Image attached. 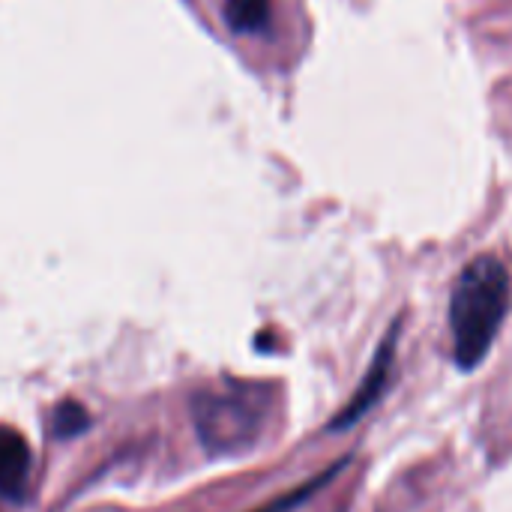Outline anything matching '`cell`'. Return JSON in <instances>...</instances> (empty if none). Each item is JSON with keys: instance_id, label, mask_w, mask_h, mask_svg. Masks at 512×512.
Returning a JSON list of instances; mask_svg holds the SVG:
<instances>
[{"instance_id": "obj_1", "label": "cell", "mask_w": 512, "mask_h": 512, "mask_svg": "<svg viewBox=\"0 0 512 512\" xmlns=\"http://www.w3.org/2000/svg\"><path fill=\"white\" fill-rule=\"evenodd\" d=\"M510 288V273L495 255H477L459 273L450 297V330L462 372H474L492 351L510 312Z\"/></svg>"}, {"instance_id": "obj_2", "label": "cell", "mask_w": 512, "mask_h": 512, "mask_svg": "<svg viewBox=\"0 0 512 512\" xmlns=\"http://www.w3.org/2000/svg\"><path fill=\"white\" fill-rule=\"evenodd\" d=\"M261 405L255 393H210L195 402L201 444L213 456H234L255 444L261 432Z\"/></svg>"}, {"instance_id": "obj_3", "label": "cell", "mask_w": 512, "mask_h": 512, "mask_svg": "<svg viewBox=\"0 0 512 512\" xmlns=\"http://www.w3.org/2000/svg\"><path fill=\"white\" fill-rule=\"evenodd\" d=\"M399 330H402V324L396 321L390 330H387V336L381 339V345H378V351H375V360H372V366H369V372H366V378H363V384L357 387V393H354V399L336 414V420L330 423V429H348V426H354L378 399H381V393L387 390V384H390V378H393V366H396V342H399Z\"/></svg>"}, {"instance_id": "obj_4", "label": "cell", "mask_w": 512, "mask_h": 512, "mask_svg": "<svg viewBox=\"0 0 512 512\" xmlns=\"http://www.w3.org/2000/svg\"><path fill=\"white\" fill-rule=\"evenodd\" d=\"M27 477H30L27 441L15 429L0 426V495L9 501H18L24 495Z\"/></svg>"}, {"instance_id": "obj_5", "label": "cell", "mask_w": 512, "mask_h": 512, "mask_svg": "<svg viewBox=\"0 0 512 512\" xmlns=\"http://www.w3.org/2000/svg\"><path fill=\"white\" fill-rule=\"evenodd\" d=\"M225 21L234 33H258L270 21V3L267 0H228Z\"/></svg>"}, {"instance_id": "obj_6", "label": "cell", "mask_w": 512, "mask_h": 512, "mask_svg": "<svg viewBox=\"0 0 512 512\" xmlns=\"http://www.w3.org/2000/svg\"><path fill=\"white\" fill-rule=\"evenodd\" d=\"M51 420H54V435L57 438H75V435H81L90 426V414L78 402H72V399L60 402L54 408V417Z\"/></svg>"}]
</instances>
